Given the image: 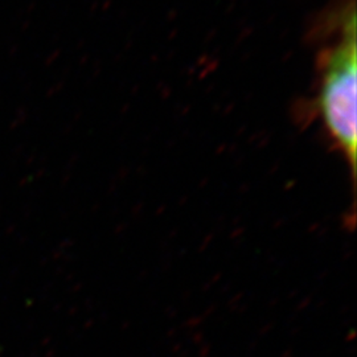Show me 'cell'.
I'll return each instance as SVG.
<instances>
[{
    "instance_id": "obj_1",
    "label": "cell",
    "mask_w": 357,
    "mask_h": 357,
    "mask_svg": "<svg viewBox=\"0 0 357 357\" xmlns=\"http://www.w3.org/2000/svg\"><path fill=\"white\" fill-rule=\"evenodd\" d=\"M327 43L318 54L315 112L343 155L351 174L356 171L357 35L355 0H340L323 19Z\"/></svg>"
}]
</instances>
